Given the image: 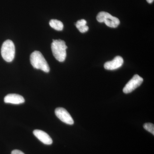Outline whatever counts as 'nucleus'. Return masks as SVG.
Segmentation results:
<instances>
[{
    "instance_id": "nucleus-6",
    "label": "nucleus",
    "mask_w": 154,
    "mask_h": 154,
    "mask_svg": "<svg viewBox=\"0 0 154 154\" xmlns=\"http://www.w3.org/2000/svg\"><path fill=\"white\" fill-rule=\"evenodd\" d=\"M55 113L57 118L65 123L72 125L74 123L71 116L65 108L58 107L55 109Z\"/></svg>"
},
{
    "instance_id": "nucleus-1",
    "label": "nucleus",
    "mask_w": 154,
    "mask_h": 154,
    "mask_svg": "<svg viewBox=\"0 0 154 154\" xmlns=\"http://www.w3.org/2000/svg\"><path fill=\"white\" fill-rule=\"evenodd\" d=\"M51 48L54 56L57 60L60 62L65 60L67 46L63 40L61 39L53 40L51 43Z\"/></svg>"
},
{
    "instance_id": "nucleus-9",
    "label": "nucleus",
    "mask_w": 154,
    "mask_h": 154,
    "mask_svg": "<svg viewBox=\"0 0 154 154\" xmlns=\"http://www.w3.org/2000/svg\"><path fill=\"white\" fill-rule=\"evenodd\" d=\"M4 102L6 103L19 105L25 102L23 96L17 94H9L7 95L4 99Z\"/></svg>"
},
{
    "instance_id": "nucleus-13",
    "label": "nucleus",
    "mask_w": 154,
    "mask_h": 154,
    "mask_svg": "<svg viewBox=\"0 0 154 154\" xmlns=\"http://www.w3.org/2000/svg\"><path fill=\"white\" fill-rule=\"evenodd\" d=\"M11 154H25L23 152L19 150H14L11 152Z\"/></svg>"
},
{
    "instance_id": "nucleus-4",
    "label": "nucleus",
    "mask_w": 154,
    "mask_h": 154,
    "mask_svg": "<svg viewBox=\"0 0 154 154\" xmlns=\"http://www.w3.org/2000/svg\"><path fill=\"white\" fill-rule=\"evenodd\" d=\"M96 19L100 23L104 22L107 26L110 28H116L120 24V21L118 18L113 17L106 12L99 13L97 15Z\"/></svg>"
},
{
    "instance_id": "nucleus-7",
    "label": "nucleus",
    "mask_w": 154,
    "mask_h": 154,
    "mask_svg": "<svg viewBox=\"0 0 154 154\" xmlns=\"http://www.w3.org/2000/svg\"><path fill=\"white\" fill-rule=\"evenodd\" d=\"M123 63L124 60L122 57L118 56L116 57L113 60L105 63L104 67L107 70H113L121 67Z\"/></svg>"
},
{
    "instance_id": "nucleus-3",
    "label": "nucleus",
    "mask_w": 154,
    "mask_h": 154,
    "mask_svg": "<svg viewBox=\"0 0 154 154\" xmlns=\"http://www.w3.org/2000/svg\"><path fill=\"white\" fill-rule=\"evenodd\" d=\"M1 54L3 58L8 62H11L14 60L15 47L13 41L8 39L4 42L1 48Z\"/></svg>"
},
{
    "instance_id": "nucleus-14",
    "label": "nucleus",
    "mask_w": 154,
    "mask_h": 154,
    "mask_svg": "<svg viewBox=\"0 0 154 154\" xmlns=\"http://www.w3.org/2000/svg\"><path fill=\"white\" fill-rule=\"evenodd\" d=\"M146 1L149 4H151L154 2V0H146Z\"/></svg>"
},
{
    "instance_id": "nucleus-2",
    "label": "nucleus",
    "mask_w": 154,
    "mask_h": 154,
    "mask_svg": "<svg viewBox=\"0 0 154 154\" xmlns=\"http://www.w3.org/2000/svg\"><path fill=\"white\" fill-rule=\"evenodd\" d=\"M30 62L35 69H40L45 72L50 71V67L41 52L37 51H33L30 56Z\"/></svg>"
},
{
    "instance_id": "nucleus-5",
    "label": "nucleus",
    "mask_w": 154,
    "mask_h": 154,
    "mask_svg": "<svg viewBox=\"0 0 154 154\" xmlns=\"http://www.w3.org/2000/svg\"><path fill=\"white\" fill-rule=\"evenodd\" d=\"M143 80L139 75H135L127 84L125 86L123 89V93L128 94L131 93L139 87L142 84Z\"/></svg>"
},
{
    "instance_id": "nucleus-11",
    "label": "nucleus",
    "mask_w": 154,
    "mask_h": 154,
    "mask_svg": "<svg viewBox=\"0 0 154 154\" xmlns=\"http://www.w3.org/2000/svg\"><path fill=\"white\" fill-rule=\"evenodd\" d=\"M143 128L146 130L150 132L153 135H154V124L151 123H146L144 124Z\"/></svg>"
},
{
    "instance_id": "nucleus-8",
    "label": "nucleus",
    "mask_w": 154,
    "mask_h": 154,
    "mask_svg": "<svg viewBox=\"0 0 154 154\" xmlns=\"http://www.w3.org/2000/svg\"><path fill=\"white\" fill-rule=\"evenodd\" d=\"M33 134L38 140L45 144L51 145L52 143V139L49 135L43 131L35 130L33 131Z\"/></svg>"
},
{
    "instance_id": "nucleus-12",
    "label": "nucleus",
    "mask_w": 154,
    "mask_h": 154,
    "mask_svg": "<svg viewBox=\"0 0 154 154\" xmlns=\"http://www.w3.org/2000/svg\"><path fill=\"white\" fill-rule=\"evenodd\" d=\"M87 22L85 19H81L77 21L75 24L76 27L77 28H81V27L85 26L87 25Z\"/></svg>"
},
{
    "instance_id": "nucleus-10",
    "label": "nucleus",
    "mask_w": 154,
    "mask_h": 154,
    "mask_svg": "<svg viewBox=\"0 0 154 154\" xmlns=\"http://www.w3.org/2000/svg\"><path fill=\"white\" fill-rule=\"evenodd\" d=\"M50 26L54 30L61 31L63 29V24L61 21L57 19H51L49 22Z\"/></svg>"
}]
</instances>
